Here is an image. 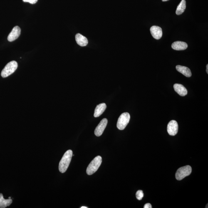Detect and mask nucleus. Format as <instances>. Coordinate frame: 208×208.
I'll list each match as a JSON object with an SVG mask.
<instances>
[{"label": "nucleus", "mask_w": 208, "mask_h": 208, "mask_svg": "<svg viewBox=\"0 0 208 208\" xmlns=\"http://www.w3.org/2000/svg\"><path fill=\"white\" fill-rule=\"evenodd\" d=\"M73 155V152L70 150L67 151L63 156L59 165V169L61 173L66 172L71 162Z\"/></svg>", "instance_id": "f257e3e1"}, {"label": "nucleus", "mask_w": 208, "mask_h": 208, "mask_svg": "<svg viewBox=\"0 0 208 208\" xmlns=\"http://www.w3.org/2000/svg\"><path fill=\"white\" fill-rule=\"evenodd\" d=\"M102 160V158L100 156L95 157L87 167V174L90 175L96 172L101 165Z\"/></svg>", "instance_id": "f03ea898"}, {"label": "nucleus", "mask_w": 208, "mask_h": 208, "mask_svg": "<svg viewBox=\"0 0 208 208\" xmlns=\"http://www.w3.org/2000/svg\"><path fill=\"white\" fill-rule=\"evenodd\" d=\"M18 67V64L16 61H13L9 62L2 71L1 76L4 78L9 76L16 71Z\"/></svg>", "instance_id": "7ed1b4c3"}, {"label": "nucleus", "mask_w": 208, "mask_h": 208, "mask_svg": "<svg viewBox=\"0 0 208 208\" xmlns=\"http://www.w3.org/2000/svg\"><path fill=\"white\" fill-rule=\"evenodd\" d=\"M192 172V167L189 165L184 166L178 169L176 173L175 178L178 180H181L189 175Z\"/></svg>", "instance_id": "20e7f679"}, {"label": "nucleus", "mask_w": 208, "mask_h": 208, "mask_svg": "<svg viewBox=\"0 0 208 208\" xmlns=\"http://www.w3.org/2000/svg\"><path fill=\"white\" fill-rule=\"evenodd\" d=\"M130 115L128 113H124L118 118L117 123V127L119 130H123L130 122Z\"/></svg>", "instance_id": "39448f33"}, {"label": "nucleus", "mask_w": 208, "mask_h": 208, "mask_svg": "<svg viewBox=\"0 0 208 208\" xmlns=\"http://www.w3.org/2000/svg\"><path fill=\"white\" fill-rule=\"evenodd\" d=\"M179 126L175 120H172L169 122L167 126V132L171 136H175L178 132Z\"/></svg>", "instance_id": "423d86ee"}, {"label": "nucleus", "mask_w": 208, "mask_h": 208, "mask_svg": "<svg viewBox=\"0 0 208 208\" xmlns=\"http://www.w3.org/2000/svg\"><path fill=\"white\" fill-rule=\"evenodd\" d=\"M107 123H108V120L107 118H104L100 122L95 130V134L96 136L97 137H100L102 135L107 127Z\"/></svg>", "instance_id": "0eeeda50"}, {"label": "nucleus", "mask_w": 208, "mask_h": 208, "mask_svg": "<svg viewBox=\"0 0 208 208\" xmlns=\"http://www.w3.org/2000/svg\"><path fill=\"white\" fill-rule=\"evenodd\" d=\"M21 29L18 26L14 27L8 36V39L9 42H12L17 39L21 34Z\"/></svg>", "instance_id": "6e6552de"}, {"label": "nucleus", "mask_w": 208, "mask_h": 208, "mask_svg": "<svg viewBox=\"0 0 208 208\" xmlns=\"http://www.w3.org/2000/svg\"><path fill=\"white\" fill-rule=\"evenodd\" d=\"M151 34L154 39H160L162 36V30L160 27L153 26L150 28Z\"/></svg>", "instance_id": "1a4fd4ad"}, {"label": "nucleus", "mask_w": 208, "mask_h": 208, "mask_svg": "<svg viewBox=\"0 0 208 208\" xmlns=\"http://www.w3.org/2000/svg\"><path fill=\"white\" fill-rule=\"evenodd\" d=\"M172 48L173 49L177 51H182L187 49L188 45L184 42L177 41H175L172 44Z\"/></svg>", "instance_id": "9d476101"}, {"label": "nucleus", "mask_w": 208, "mask_h": 208, "mask_svg": "<svg viewBox=\"0 0 208 208\" xmlns=\"http://www.w3.org/2000/svg\"><path fill=\"white\" fill-rule=\"evenodd\" d=\"M174 90L181 96H185L187 94L188 91L183 85L179 84H175L174 86Z\"/></svg>", "instance_id": "9b49d317"}, {"label": "nucleus", "mask_w": 208, "mask_h": 208, "mask_svg": "<svg viewBox=\"0 0 208 208\" xmlns=\"http://www.w3.org/2000/svg\"><path fill=\"white\" fill-rule=\"evenodd\" d=\"M178 71L182 74L185 76L187 77H190L192 76V73L190 69L188 67L177 65L176 67Z\"/></svg>", "instance_id": "f8f14e48"}, {"label": "nucleus", "mask_w": 208, "mask_h": 208, "mask_svg": "<svg viewBox=\"0 0 208 208\" xmlns=\"http://www.w3.org/2000/svg\"><path fill=\"white\" fill-rule=\"evenodd\" d=\"M107 105L105 103L100 104L99 105H97L96 108L95 109L94 116L96 118L99 117L105 111Z\"/></svg>", "instance_id": "ddd939ff"}, {"label": "nucleus", "mask_w": 208, "mask_h": 208, "mask_svg": "<svg viewBox=\"0 0 208 208\" xmlns=\"http://www.w3.org/2000/svg\"><path fill=\"white\" fill-rule=\"evenodd\" d=\"M75 39L77 44L80 46H85L88 44V41L87 39L80 34H77L75 36Z\"/></svg>", "instance_id": "4468645a"}, {"label": "nucleus", "mask_w": 208, "mask_h": 208, "mask_svg": "<svg viewBox=\"0 0 208 208\" xmlns=\"http://www.w3.org/2000/svg\"><path fill=\"white\" fill-rule=\"evenodd\" d=\"M13 200L11 198L4 199L2 194H0V208H5L11 205Z\"/></svg>", "instance_id": "2eb2a0df"}, {"label": "nucleus", "mask_w": 208, "mask_h": 208, "mask_svg": "<svg viewBox=\"0 0 208 208\" xmlns=\"http://www.w3.org/2000/svg\"><path fill=\"white\" fill-rule=\"evenodd\" d=\"M186 3L185 0H182L178 6L176 11V14L177 15L182 14L186 9Z\"/></svg>", "instance_id": "dca6fc26"}, {"label": "nucleus", "mask_w": 208, "mask_h": 208, "mask_svg": "<svg viewBox=\"0 0 208 208\" xmlns=\"http://www.w3.org/2000/svg\"><path fill=\"white\" fill-rule=\"evenodd\" d=\"M136 196V197L138 200H142L143 197V192L142 190H139L137 192Z\"/></svg>", "instance_id": "f3484780"}, {"label": "nucleus", "mask_w": 208, "mask_h": 208, "mask_svg": "<svg viewBox=\"0 0 208 208\" xmlns=\"http://www.w3.org/2000/svg\"><path fill=\"white\" fill-rule=\"evenodd\" d=\"M38 0H23L25 3H29L31 4H35L37 2Z\"/></svg>", "instance_id": "a211bd4d"}, {"label": "nucleus", "mask_w": 208, "mask_h": 208, "mask_svg": "<svg viewBox=\"0 0 208 208\" xmlns=\"http://www.w3.org/2000/svg\"><path fill=\"white\" fill-rule=\"evenodd\" d=\"M144 208H152L151 205L150 203L145 204L144 206Z\"/></svg>", "instance_id": "6ab92c4d"}, {"label": "nucleus", "mask_w": 208, "mask_h": 208, "mask_svg": "<svg viewBox=\"0 0 208 208\" xmlns=\"http://www.w3.org/2000/svg\"><path fill=\"white\" fill-rule=\"evenodd\" d=\"M207 70H206V72H207V74H208V65H207Z\"/></svg>", "instance_id": "aec40b11"}, {"label": "nucleus", "mask_w": 208, "mask_h": 208, "mask_svg": "<svg viewBox=\"0 0 208 208\" xmlns=\"http://www.w3.org/2000/svg\"><path fill=\"white\" fill-rule=\"evenodd\" d=\"M87 208L88 207H85V206H83V207H81V208Z\"/></svg>", "instance_id": "412c9836"}, {"label": "nucleus", "mask_w": 208, "mask_h": 208, "mask_svg": "<svg viewBox=\"0 0 208 208\" xmlns=\"http://www.w3.org/2000/svg\"><path fill=\"white\" fill-rule=\"evenodd\" d=\"M169 1V0H162L163 2H166Z\"/></svg>", "instance_id": "4be33fe9"}]
</instances>
